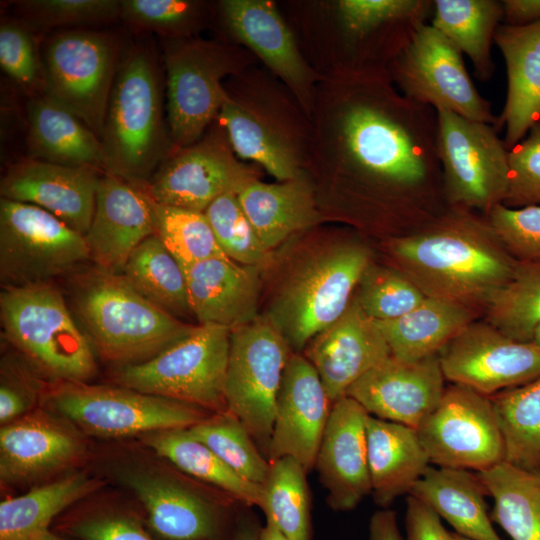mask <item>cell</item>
Returning a JSON list of instances; mask_svg holds the SVG:
<instances>
[{"label": "cell", "instance_id": "cell-1", "mask_svg": "<svg viewBox=\"0 0 540 540\" xmlns=\"http://www.w3.org/2000/svg\"><path fill=\"white\" fill-rule=\"evenodd\" d=\"M317 100L310 157L387 195L415 228L448 208L434 108L404 96L387 70L375 68L335 66Z\"/></svg>", "mask_w": 540, "mask_h": 540}, {"label": "cell", "instance_id": "cell-2", "mask_svg": "<svg viewBox=\"0 0 540 540\" xmlns=\"http://www.w3.org/2000/svg\"><path fill=\"white\" fill-rule=\"evenodd\" d=\"M395 268L426 297L485 311L509 282L518 261L487 218L448 207L431 221L388 242Z\"/></svg>", "mask_w": 540, "mask_h": 540}, {"label": "cell", "instance_id": "cell-3", "mask_svg": "<svg viewBox=\"0 0 540 540\" xmlns=\"http://www.w3.org/2000/svg\"><path fill=\"white\" fill-rule=\"evenodd\" d=\"M67 277L68 306L94 352L119 366L144 362L193 330L137 292L121 273L94 265Z\"/></svg>", "mask_w": 540, "mask_h": 540}, {"label": "cell", "instance_id": "cell-4", "mask_svg": "<svg viewBox=\"0 0 540 540\" xmlns=\"http://www.w3.org/2000/svg\"><path fill=\"white\" fill-rule=\"evenodd\" d=\"M152 53L131 47L119 62L101 142L105 172L134 185L148 182L176 150L162 111L161 83Z\"/></svg>", "mask_w": 540, "mask_h": 540}, {"label": "cell", "instance_id": "cell-5", "mask_svg": "<svg viewBox=\"0 0 540 540\" xmlns=\"http://www.w3.org/2000/svg\"><path fill=\"white\" fill-rule=\"evenodd\" d=\"M0 321L4 338L47 375L63 382L94 375V350L52 282L2 287Z\"/></svg>", "mask_w": 540, "mask_h": 540}, {"label": "cell", "instance_id": "cell-6", "mask_svg": "<svg viewBox=\"0 0 540 540\" xmlns=\"http://www.w3.org/2000/svg\"><path fill=\"white\" fill-rule=\"evenodd\" d=\"M231 330L196 325L191 332L154 357L119 366L120 386L226 413L225 379Z\"/></svg>", "mask_w": 540, "mask_h": 540}, {"label": "cell", "instance_id": "cell-7", "mask_svg": "<svg viewBox=\"0 0 540 540\" xmlns=\"http://www.w3.org/2000/svg\"><path fill=\"white\" fill-rule=\"evenodd\" d=\"M370 263L367 247L344 243L306 263L286 282L267 318L291 349H304L344 314Z\"/></svg>", "mask_w": 540, "mask_h": 540}, {"label": "cell", "instance_id": "cell-8", "mask_svg": "<svg viewBox=\"0 0 540 540\" xmlns=\"http://www.w3.org/2000/svg\"><path fill=\"white\" fill-rule=\"evenodd\" d=\"M438 156L446 204L487 216L508 189V152L493 125L437 111Z\"/></svg>", "mask_w": 540, "mask_h": 540}, {"label": "cell", "instance_id": "cell-9", "mask_svg": "<svg viewBox=\"0 0 540 540\" xmlns=\"http://www.w3.org/2000/svg\"><path fill=\"white\" fill-rule=\"evenodd\" d=\"M169 133L175 150L196 143L218 116L227 95L222 80L236 74L231 47L191 38H164Z\"/></svg>", "mask_w": 540, "mask_h": 540}, {"label": "cell", "instance_id": "cell-10", "mask_svg": "<svg viewBox=\"0 0 540 540\" xmlns=\"http://www.w3.org/2000/svg\"><path fill=\"white\" fill-rule=\"evenodd\" d=\"M88 260L84 235L38 206L0 199L1 287L52 282Z\"/></svg>", "mask_w": 540, "mask_h": 540}, {"label": "cell", "instance_id": "cell-11", "mask_svg": "<svg viewBox=\"0 0 540 540\" xmlns=\"http://www.w3.org/2000/svg\"><path fill=\"white\" fill-rule=\"evenodd\" d=\"M290 346L268 318L231 331L225 379L227 411L268 454L276 401Z\"/></svg>", "mask_w": 540, "mask_h": 540}, {"label": "cell", "instance_id": "cell-12", "mask_svg": "<svg viewBox=\"0 0 540 540\" xmlns=\"http://www.w3.org/2000/svg\"><path fill=\"white\" fill-rule=\"evenodd\" d=\"M116 55L113 38L92 30L62 31L48 40L42 53L44 95L99 138L117 70Z\"/></svg>", "mask_w": 540, "mask_h": 540}, {"label": "cell", "instance_id": "cell-13", "mask_svg": "<svg viewBox=\"0 0 540 540\" xmlns=\"http://www.w3.org/2000/svg\"><path fill=\"white\" fill-rule=\"evenodd\" d=\"M48 400L85 432L101 437L190 428L207 418L200 407L123 386L63 382Z\"/></svg>", "mask_w": 540, "mask_h": 540}, {"label": "cell", "instance_id": "cell-14", "mask_svg": "<svg viewBox=\"0 0 540 540\" xmlns=\"http://www.w3.org/2000/svg\"><path fill=\"white\" fill-rule=\"evenodd\" d=\"M397 89L407 98L495 126L491 104L474 86L462 52L440 31L424 24L388 68Z\"/></svg>", "mask_w": 540, "mask_h": 540}, {"label": "cell", "instance_id": "cell-15", "mask_svg": "<svg viewBox=\"0 0 540 540\" xmlns=\"http://www.w3.org/2000/svg\"><path fill=\"white\" fill-rule=\"evenodd\" d=\"M430 463L482 472L505 461L504 441L489 396L450 383L416 429Z\"/></svg>", "mask_w": 540, "mask_h": 540}, {"label": "cell", "instance_id": "cell-16", "mask_svg": "<svg viewBox=\"0 0 540 540\" xmlns=\"http://www.w3.org/2000/svg\"><path fill=\"white\" fill-rule=\"evenodd\" d=\"M255 180L256 171L238 160L221 129L176 150L137 186L159 204L205 212L219 196L239 194Z\"/></svg>", "mask_w": 540, "mask_h": 540}, {"label": "cell", "instance_id": "cell-17", "mask_svg": "<svg viewBox=\"0 0 540 540\" xmlns=\"http://www.w3.org/2000/svg\"><path fill=\"white\" fill-rule=\"evenodd\" d=\"M446 381L485 396L540 377V349L475 320L438 353Z\"/></svg>", "mask_w": 540, "mask_h": 540}, {"label": "cell", "instance_id": "cell-18", "mask_svg": "<svg viewBox=\"0 0 540 540\" xmlns=\"http://www.w3.org/2000/svg\"><path fill=\"white\" fill-rule=\"evenodd\" d=\"M433 0H341L335 4L341 34L338 66L388 70L418 29L431 20Z\"/></svg>", "mask_w": 540, "mask_h": 540}, {"label": "cell", "instance_id": "cell-19", "mask_svg": "<svg viewBox=\"0 0 540 540\" xmlns=\"http://www.w3.org/2000/svg\"><path fill=\"white\" fill-rule=\"evenodd\" d=\"M261 93L227 91L219 122L236 155L261 165L279 181L297 178L304 149L303 133L282 105Z\"/></svg>", "mask_w": 540, "mask_h": 540}, {"label": "cell", "instance_id": "cell-20", "mask_svg": "<svg viewBox=\"0 0 540 540\" xmlns=\"http://www.w3.org/2000/svg\"><path fill=\"white\" fill-rule=\"evenodd\" d=\"M445 377L438 355L405 361L392 355L347 390L369 415L417 429L437 406Z\"/></svg>", "mask_w": 540, "mask_h": 540}, {"label": "cell", "instance_id": "cell-21", "mask_svg": "<svg viewBox=\"0 0 540 540\" xmlns=\"http://www.w3.org/2000/svg\"><path fill=\"white\" fill-rule=\"evenodd\" d=\"M330 404L313 365L305 356L291 352L277 396L269 461L291 457L309 472L315 465Z\"/></svg>", "mask_w": 540, "mask_h": 540}, {"label": "cell", "instance_id": "cell-22", "mask_svg": "<svg viewBox=\"0 0 540 540\" xmlns=\"http://www.w3.org/2000/svg\"><path fill=\"white\" fill-rule=\"evenodd\" d=\"M104 171L32 158L12 164L1 178V198L38 206L85 235Z\"/></svg>", "mask_w": 540, "mask_h": 540}, {"label": "cell", "instance_id": "cell-23", "mask_svg": "<svg viewBox=\"0 0 540 540\" xmlns=\"http://www.w3.org/2000/svg\"><path fill=\"white\" fill-rule=\"evenodd\" d=\"M367 411L344 396L334 402L314 467L335 511H351L371 494L368 464Z\"/></svg>", "mask_w": 540, "mask_h": 540}, {"label": "cell", "instance_id": "cell-24", "mask_svg": "<svg viewBox=\"0 0 540 540\" xmlns=\"http://www.w3.org/2000/svg\"><path fill=\"white\" fill-rule=\"evenodd\" d=\"M390 356L377 322L362 310L355 295L344 314L305 347V357L317 371L332 404Z\"/></svg>", "mask_w": 540, "mask_h": 540}, {"label": "cell", "instance_id": "cell-25", "mask_svg": "<svg viewBox=\"0 0 540 540\" xmlns=\"http://www.w3.org/2000/svg\"><path fill=\"white\" fill-rule=\"evenodd\" d=\"M153 234L150 201L144 191L112 173L103 172L92 221L84 235L90 260L100 268L121 273L131 253Z\"/></svg>", "mask_w": 540, "mask_h": 540}, {"label": "cell", "instance_id": "cell-26", "mask_svg": "<svg viewBox=\"0 0 540 540\" xmlns=\"http://www.w3.org/2000/svg\"><path fill=\"white\" fill-rule=\"evenodd\" d=\"M220 6L233 35L283 79L304 109L312 110L314 78L275 5L267 0H225Z\"/></svg>", "mask_w": 540, "mask_h": 540}, {"label": "cell", "instance_id": "cell-27", "mask_svg": "<svg viewBox=\"0 0 540 540\" xmlns=\"http://www.w3.org/2000/svg\"><path fill=\"white\" fill-rule=\"evenodd\" d=\"M181 267L192 316L199 325L232 331L258 318L259 266L217 257Z\"/></svg>", "mask_w": 540, "mask_h": 540}, {"label": "cell", "instance_id": "cell-28", "mask_svg": "<svg viewBox=\"0 0 540 540\" xmlns=\"http://www.w3.org/2000/svg\"><path fill=\"white\" fill-rule=\"evenodd\" d=\"M146 514L151 530L164 540H222V508L192 489L167 478L131 473L126 477Z\"/></svg>", "mask_w": 540, "mask_h": 540}, {"label": "cell", "instance_id": "cell-29", "mask_svg": "<svg viewBox=\"0 0 540 540\" xmlns=\"http://www.w3.org/2000/svg\"><path fill=\"white\" fill-rule=\"evenodd\" d=\"M494 42L507 70V97L494 128L505 127L508 150L520 142L540 121V21L525 26L500 24Z\"/></svg>", "mask_w": 540, "mask_h": 540}, {"label": "cell", "instance_id": "cell-30", "mask_svg": "<svg viewBox=\"0 0 540 540\" xmlns=\"http://www.w3.org/2000/svg\"><path fill=\"white\" fill-rule=\"evenodd\" d=\"M366 436L371 494L386 509L410 494L430 460L414 428L368 415Z\"/></svg>", "mask_w": 540, "mask_h": 540}, {"label": "cell", "instance_id": "cell-31", "mask_svg": "<svg viewBox=\"0 0 540 540\" xmlns=\"http://www.w3.org/2000/svg\"><path fill=\"white\" fill-rule=\"evenodd\" d=\"M29 158L105 172L100 138L77 116L47 96L27 104Z\"/></svg>", "mask_w": 540, "mask_h": 540}, {"label": "cell", "instance_id": "cell-32", "mask_svg": "<svg viewBox=\"0 0 540 540\" xmlns=\"http://www.w3.org/2000/svg\"><path fill=\"white\" fill-rule=\"evenodd\" d=\"M409 495L428 506L461 536L502 540L488 514L487 492L477 472L429 466Z\"/></svg>", "mask_w": 540, "mask_h": 540}, {"label": "cell", "instance_id": "cell-33", "mask_svg": "<svg viewBox=\"0 0 540 540\" xmlns=\"http://www.w3.org/2000/svg\"><path fill=\"white\" fill-rule=\"evenodd\" d=\"M237 196L268 251L320 218L313 188L304 174L278 183L255 180Z\"/></svg>", "mask_w": 540, "mask_h": 540}, {"label": "cell", "instance_id": "cell-34", "mask_svg": "<svg viewBox=\"0 0 540 540\" xmlns=\"http://www.w3.org/2000/svg\"><path fill=\"white\" fill-rule=\"evenodd\" d=\"M479 312L459 303L426 297L409 313L389 321H376L397 359L413 361L438 353Z\"/></svg>", "mask_w": 540, "mask_h": 540}, {"label": "cell", "instance_id": "cell-35", "mask_svg": "<svg viewBox=\"0 0 540 540\" xmlns=\"http://www.w3.org/2000/svg\"><path fill=\"white\" fill-rule=\"evenodd\" d=\"M78 440L60 426L40 418L5 424L0 430V474L3 480L27 479L73 460Z\"/></svg>", "mask_w": 540, "mask_h": 540}, {"label": "cell", "instance_id": "cell-36", "mask_svg": "<svg viewBox=\"0 0 540 540\" xmlns=\"http://www.w3.org/2000/svg\"><path fill=\"white\" fill-rule=\"evenodd\" d=\"M502 21V1L435 0L430 25L470 58L476 77L486 82L495 71L491 45Z\"/></svg>", "mask_w": 540, "mask_h": 540}, {"label": "cell", "instance_id": "cell-37", "mask_svg": "<svg viewBox=\"0 0 540 540\" xmlns=\"http://www.w3.org/2000/svg\"><path fill=\"white\" fill-rule=\"evenodd\" d=\"M477 474L494 502L491 520L512 540H540V472L503 461Z\"/></svg>", "mask_w": 540, "mask_h": 540}, {"label": "cell", "instance_id": "cell-38", "mask_svg": "<svg viewBox=\"0 0 540 540\" xmlns=\"http://www.w3.org/2000/svg\"><path fill=\"white\" fill-rule=\"evenodd\" d=\"M99 485L84 474H74L1 501L0 540H34L49 530L54 517Z\"/></svg>", "mask_w": 540, "mask_h": 540}, {"label": "cell", "instance_id": "cell-39", "mask_svg": "<svg viewBox=\"0 0 540 540\" xmlns=\"http://www.w3.org/2000/svg\"><path fill=\"white\" fill-rule=\"evenodd\" d=\"M146 443L186 474L218 487L246 506H260L261 486L239 476L188 428L152 432Z\"/></svg>", "mask_w": 540, "mask_h": 540}, {"label": "cell", "instance_id": "cell-40", "mask_svg": "<svg viewBox=\"0 0 540 540\" xmlns=\"http://www.w3.org/2000/svg\"><path fill=\"white\" fill-rule=\"evenodd\" d=\"M121 274L137 292L170 315L180 320L192 316L183 269L156 234L136 247Z\"/></svg>", "mask_w": 540, "mask_h": 540}, {"label": "cell", "instance_id": "cell-41", "mask_svg": "<svg viewBox=\"0 0 540 540\" xmlns=\"http://www.w3.org/2000/svg\"><path fill=\"white\" fill-rule=\"evenodd\" d=\"M490 398L504 441L505 461L540 472V377Z\"/></svg>", "mask_w": 540, "mask_h": 540}, {"label": "cell", "instance_id": "cell-42", "mask_svg": "<svg viewBox=\"0 0 540 540\" xmlns=\"http://www.w3.org/2000/svg\"><path fill=\"white\" fill-rule=\"evenodd\" d=\"M269 463L259 508L290 540H313L307 471L291 457Z\"/></svg>", "mask_w": 540, "mask_h": 540}, {"label": "cell", "instance_id": "cell-43", "mask_svg": "<svg viewBox=\"0 0 540 540\" xmlns=\"http://www.w3.org/2000/svg\"><path fill=\"white\" fill-rule=\"evenodd\" d=\"M484 313V320L505 335L532 342L540 324V262H518L511 279Z\"/></svg>", "mask_w": 540, "mask_h": 540}, {"label": "cell", "instance_id": "cell-44", "mask_svg": "<svg viewBox=\"0 0 540 540\" xmlns=\"http://www.w3.org/2000/svg\"><path fill=\"white\" fill-rule=\"evenodd\" d=\"M188 430L239 476L260 486L265 482L270 463L244 425L232 414L217 413Z\"/></svg>", "mask_w": 540, "mask_h": 540}, {"label": "cell", "instance_id": "cell-45", "mask_svg": "<svg viewBox=\"0 0 540 540\" xmlns=\"http://www.w3.org/2000/svg\"><path fill=\"white\" fill-rule=\"evenodd\" d=\"M149 201L155 234L181 266L227 257L204 212Z\"/></svg>", "mask_w": 540, "mask_h": 540}, {"label": "cell", "instance_id": "cell-46", "mask_svg": "<svg viewBox=\"0 0 540 540\" xmlns=\"http://www.w3.org/2000/svg\"><path fill=\"white\" fill-rule=\"evenodd\" d=\"M362 310L376 321L397 319L419 306L426 296L400 270L369 264L355 291Z\"/></svg>", "mask_w": 540, "mask_h": 540}, {"label": "cell", "instance_id": "cell-47", "mask_svg": "<svg viewBox=\"0 0 540 540\" xmlns=\"http://www.w3.org/2000/svg\"><path fill=\"white\" fill-rule=\"evenodd\" d=\"M204 213L229 259L242 265L259 267L266 261L269 251L260 241L236 193L219 196Z\"/></svg>", "mask_w": 540, "mask_h": 540}, {"label": "cell", "instance_id": "cell-48", "mask_svg": "<svg viewBox=\"0 0 540 540\" xmlns=\"http://www.w3.org/2000/svg\"><path fill=\"white\" fill-rule=\"evenodd\" d=\"M14 4L29 30L102 24L120 17L118 0H24Z\"/></svg>", "mask_w": 540, "mask_h": 540}, {"label": "cell", "instance_id": "cell-49", "mask_svg": "<svg viewBox=\"0 0 540 540\" xmlns=\"http://www.w3.org/2000/svg\"><path fill=\"white\" fill-rule=\"evenodd\" d=\"M199 4L187 0H122L120 17L131 27L164 38H184L199 19Z\"/></svg>", "mask_w": 540, "mask_h": 540}, {"label": "cell", "instance_id": "cell-50", "mask_svg": "<svg viewBox=\"0 0 540 540\" xmlns=\"http://www.w3.org/2000/svg\"><path fill=\"white\" fill-rule=\"evenodd\" d=\"M497 237L518 262H540V205L496 206L487 216Z\"/></svg>", "mask_w": 540, "mask_h": 540}, {"label": "cell", "instance_id": "cell-51", "mask_svg": "<svg viewBox=\"0 0 540 540\" xmlns=\"http://www.w3.org/2000/svg\"><path fill=\"white\" fill-rule=\"evenodd\" d=\"M508 165V189L502 205H540V121L509 150Z\"/></svg>", "mask_w": 540, "mask_h": 540}, {"label": "cell", "instance_id": "cell-52", "mask_svg": "<svg viewBox=\"0 0 540 540\" xmlns=\"http://www.w3.org/2000/svg\"><path fill=\"white\" fill-rule=\"evenodd\" d=\"M0 65L18 84L32 87L42 79L41 60L38 58L30 30L21 22L6 21L0 27Z\"/></svg>", "mask_w": 540, "mask_h": 540}, {"label": "cell", "instance_id": "cell-53", "mask_svg": "<svg viewBox=\"0 0 540 540\" xmlns=\"http://www.w3.org/2000/svg\"><path fill=\"white\" fill-rule=\"evenodd\" d=\"M67 531L80 540H155L135 518L116 513L81 518Z\"/></svg>", "mask_w": 540, "mask_h": 540}, {"label": "cell", "instance_id": "cell-54", "mask_svg": "<svg viewBox=\"0 0 540 540\" xmlns=\"http://www.w3.org/2000/svg\"><path fill=\"white\" fill-rule=\"evenodd\" d=\"M32 378L17 364L4 360L1 365L0 422L11 423L29 406L35 395Z\"/></svg>", "mask_w": 540, "mask_h": 540}, {"label": "cell", "instance_id": "cell-55", "mask_svg": "<svg viewBox=\"0 0 540 540\" xmlns=\"http://www.w3.org/2000/svg\"><path fill=\"white\" fill-rule=\"evenodd\" d=\"M404 524L406 540H450L441 518L412 495L406 499Z\"/></svg>", "mask_w": 540, "mask_h": 540}, {"label": "cell", "instance_id": "cell-56", "mask_svg": "<svg viewBox=\"0 0 540 540\" xmlns=\"http://www.w3.org/2000/svg\"><path fill=\"white\" fill-rule=\"evenodd\" d=\"M502 24L525 26L540 21V0H503Z\"/></svg>", "mask_w": 540, "mask_h": 540}, {"label": "cell", "instance_id": "cell-57", "mask_svg": "<svg viewBox=\"0 0 540 540\" xmlns=\"http://www.w3.org/2000/svg\"><path fill=\"white\" fill-rule=\"evenodd\" d=\"M369 540H404L395 511L389 508L381 509L371 516Z\"/></svg>", "mask_w": 540, "mask_h": 540}, {"label": "cell", "instance_id": "cell-58", "mask_svg": "<svg viewBox=\"0 0 540 540\" xmlns=\"http://www.w3.org/2000/svg\"><path fill=\"white\" fill-rule=\"evenodd\" d=\"M260 529L254 518L243 515L235 522L230 540H260Z\"/></svg>", "mask_w": 540, "mask_h": 540}, {"label": "cell", "instance_id": "cell-59", "mask_svg": "<svg viewBox=\"0 0 540 540\" xmlns=\"http://www.w3.org/2000/svg\"><path fill=\"white\" fill-rule=\"evenodd\" d=\"M260 540H290L287 538L276 525L266 519V522L260 529Z\"/></svg>", "mask_w": 540, "mask_h": 540}, {"label": "cell", "instance_id": "cell-60", "mask_svg": "<svg viewBox=\"0 0 540 540\" xmlns=\"http://www.w3.org/2000/svg\"><path fill=\"white\" fill-rule=\"evenodd\" d=\"M34 540H64L59 536L53 534L50 530L45 531Z\"/></svg>", "mask_w": 540, "mask_h": 540}, {"label": "cell", "instance_id": "cell-61", "mask_svg": "<svg viewBox=\"0 0 540 540\" xmlns=\"http://www.w3.org/2000/svg\"><path fill=\"white\" fill-rule=\"evenodd\" d=\"M532 342L540 349V324L536 327L533 333Z\"/></svg>", "mask_w": 540, "mask_h": 540}, {"label": "cell", "instance_id": "cell-62", "mask_svg": "<svg viewBox=\"0 0 540 540\" xmlns=\"http://www.w3.org/2000/svg\"><path fill=\"white\" fill-rule=\"evenodd\" d=\"M450 540H472V539L461 536L455 532H450Z\"/></svg>", "mask_w": 540, "mask_h": 540}]
</instances>
